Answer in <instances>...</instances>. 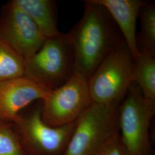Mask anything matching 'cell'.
<instances>
[{"mask_svg": "<svg viewBox=\"0 0 155 155\" xmlns=\"http://www.w3.org/2000/svg\"><path fill=\"white\" fill-rule=\"evenodd\" d=\"M50 91L25 76L0 82V121L14 122L24 108Z\"/></svg>", "mask_w": 155, "mask_h": 155, "instance_id": "9c48e42d", "label": "cell"}, {"mask_svg": "<svg viewBox=\"0 0 155 155\" xmlns=\"http://www.w3.org/2000/svg\"><path fill=\"white\" fill-rule=\"evenodd\" d=\"M0 155H28L13 122L0 121Z\"/></svg>", "mask_w": 155, "mask_h": 155, "instance_id": "9a60e30c", "label": "cell"}, {"mask_svg": "<svg viewBox=\"0 0 155 155\" xmlns=\"http://www.w3.org/2000/svg\"><path fill=\"white\" fill-rule=\"evenodd\" d=\"M134 59L125 41L106 56L88 79L93 103L122 101L133 82Z\"/></svg>", "mask_w": 155, "mask_h": 155, "instance_id": "5b68a950", "label": "cell"}, {"mask_svg": "<svg viewBox=\"0 0 155 155\" xmlns=\"http://www.w3.org/2000/svg\"><path fill=\"white\" fill-rule=\"evenodd\" d=\"M13 123L28 155H63L75 124L54 127L46 124L41 117V101L25 113L21 112Z\"/></svg>", "mask_w": 155, "mask_h": 155, "instance_id": "8992f818", "label": "cell"}, {"mask_svg": "<svg viewBox=\"0 0 155 155\" xmlns=\"http://www.w3.org/2000/svg\"><path fill=\"white\" fill-rule=\"evenodd\" d=\"M0 39L26 60L41 47L47 39L28 14L12 0L1 10Z\"/></svg>", "mask_w": 155, "mask_h": 155, "instance_id": "ba28073f", "label": "cell"}, {"mask_svg": "<svg viewBox=\"0 0 155 155\" xmlns=\"http://www.w3.org/2000/svg\"><path fill=\"white\" fill-rule=\"evenodd\" d=\"M155 101L146 99L133 82L118 108L119 135L128 155H152L150 128Z\"/></svg>", "mask_w": 155, "mask_h": 155, "instance_id": "277c9868", "label": "cell"}, {"mask_svg": "<svg viewBox=\"0 0 155 155\" xmlns=\"http://www.w3.org/2000/svg\"><path fill=\"white\" fill-rule=\"evenodd\" d=\"M94 155H128L118 134Z\"/></svg>", "mask_w": 155, "mask_h": 155, "instance_id": "2e32d148", "label": "cell"}, {"mask_svg": "<svg viewBox=\"0 0 155 155\" xmlns=\"http://www.w3.org/2000/svg\"><path fill=\"white\" fill-rule=\"evenodd\" d=\"M25 59L0 39V82L24 76Z\"/></svg>", "mask_w": 155, "mask_h": 155, "instance_id": "5bb4252c", "label": "cell"}, {"mask_svg": "<svg viewBox=\"0 0 155 155\" xmlns=\"http://www.w3.org/2000/svg\"><path fill=\"white\" fill-rule=\"evenodd\" d=\"M74 72V55L68 33L46 39L33 55L25 60L24 76L52 90L61 86Z\"/></svg>", "mask_w": 155, "mask_h": 155, "instance_id": "3957f363", "label": "cell"}, {"mask_svg": "<svg viewBox=\"0 0 155 155\" xmlns=\"http://www.w3.org/2000/svg\"><path fill=\"white\" fill-rule=\"evenodd\" d=\"M82 18L68 33L74 55V72L89 79L111 51L124 41L110 15L94 0L84 1Z\"/></svg>", "mask_w": 155, "mask_h": 155, "instance_id": "6da1fadb", "label": "cell"}, {"mask_svg": "<svg viewBox=\"0 0 155 155\" xmlns=\"http://www.w3.org/2000/svg\"><path fill=\"white\" fill-rule=\"evenodd\" d=\"M103 6L116 23L122 35L133 59L139 55L136 44V22L144 1L141 0H94Z\"/></svg>", "mask_w": 155, "mask_h": 155, "instance_id": "30bf717a", "label": "cell"}, {"mask_svg": "<svg viewBox=\"0 0 155 155\" xmlns=\"http://www.w3.org/2000/svg\"><path fill=\"white\" fill-rule=\"evenodd\" d=\"M122 101L93 103L75 121L63 155H94L119 134L118 108Z\"/></svg>", "mask_w": 155, "mask_h": 155, "instance_id": "7a4b0ae2", "label": "cell"}, {"mask_svg": "<svg viewBox=\"0 0 155 155\" xmlns=\"http://www.w3.org/2000/svg\"><path fill=\"white\" fill-rule=\"evenodd\" d=\"M25 12L46 39L55 37L61 32L57 25V11L55 1L14 0Z\"/></svg>", "mask_w": 155, "mask_h": 155, "instance_id": "8fae6325", "label": "cell"}, {"mask_svg": "<svg viewBox=\"0 0 155 155\" xmlns=\"http://www.w3.org/2000/svg\"><path fill=\"white\" fill-rule=\"evenodd\" d=\"M133 82L146 99L155 101V56L140 53L134 60Z\"/></svg>", "mask_w": 155, "mask_h": 155, "instance_id": "7c38bea8", "label": "cell"}, {"mask_svg": "<svg viewBox=\"0 0 155 155\" xmlns=\"http://www.w3.org/2000/svg\"><path fill=\"white\" fill-rule=\"evenodd\" d=\"M92 104L88 79L74 72L66 83L51 90L41 101V117L51 127L66 125L75 122Z\"/></svg>", "mask_w": 155, "mask_h": 155, "instance_id": "52a82bcc", "label": "cell"}, {"mask_svg": "<svg viewBox=\"0 0 155 155\" xmlns=\"http://www.w3.org/2000/svg\"><path fill=\"white\" fill-rule=\"evenodd\" d=\"M141 31L136 35L139 53L146 52L155 56V5L153 2L144 1L139 12Z\"/></svg>", "mask_w": 155, "mask_h": 155, "instance_id": "4fadbf2b", "label": "cell"}]
</instances>
